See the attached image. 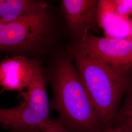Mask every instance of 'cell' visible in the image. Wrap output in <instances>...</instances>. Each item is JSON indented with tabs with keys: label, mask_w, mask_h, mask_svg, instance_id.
<instances>
[{
	"label": "cell",
	"mask_w": 132,
	"mask_h": 132,
	"mask_svg": "<svg viewBox=\"0 0 132 132\" xmlns=\"http://www.w3.org/2000/svg\"><path fill=\"white\" fill-rule=\"evenodd\" d=\"M71 53L85 89L105 128L114 125L123 98L132 82V68L103 63L74 45Z\"/></svg>",
	"instance_id": "1"
},
{
	"label": "cell",
	"mask_w": 132,
	"mask_h": 132,
	"mask_svg": "<svg viewBox=\"0 0 132 132\" xmlns=\"http://www.w3.org/2000/svg\"><path fill=\"white\" fill-rule=\"evenodd\" d=\"M53 98L50 105L71 132H97L105 129L72 62L62 58L51 76Z\"/></svg>",
	"instance_id": "2"
},
{
	"label": "cell",
	"mask_w": 132,
	"mask_h": 132,
	"mask_svg": "<svg viewBox=\"0 0 132 132\" xmlns=\"http://www.w3.org/2000/svg\"><path fill=\"white\" fill-rule=\"evenodd\" d=\"M19 95V105L0 108V125L10 132H41L42 124L51 118L46 77L38 60L32 79Z\"/></svg>",
	"instance_id": "3"
},
{
	"label": "cell",
	"mask_w": 132,
	"mask_h": 132,
	"mask_svg": "<svg viewBox=\"0 0 132 132\" xmlns=\"http://www.w3.org/2000/svg\"><path fill=\"white\" fill-rule=\"evenodd\" d=\"M47 12L4 23H0V52H11L33 48L45 37Z\"/></svg>",
	"instance_id": "4"
},
{
	"label": "cell",
	"mask_w": 132,
	"mask_h": 132,
	"mask_svg": "<svg viewBox=\"0 0 132 132\" xmlns=\"http://www.w3.org/2000/svg\"><path fill=\"white\" fill-rule=\"evenodd\" d=\"M75 45L100 62L132 68V40L100 37L89 33Z\"/></svg>",
	"instance_id": "5"
},
{
	"label": "cell",
	"mask_w": 132,
	"mask_h": 132,
	"mask_svg": "<svg viewBox=\"0 0 132 132\" xmlns=\"http://www.w3.org/2000/svg\"><path fill=\"white\" fill-rule=\"evenodd\" d=\"M97 1L62 0L61 9L67 29L80 42L89 33H99L97 20Z\"/></svg>",
	"instance_id": "6"
},
{
	"label": "cell",
	"mask_w": 132,
	"mask_h": 132,
	"mask_svg": "<svg viewBox=\"0 0 132 132\" xmlns=\"http://www.w3.org/2000/svg\"><path fill=\"white\" fill-rule=\"evenodd\" d=\"M37 60L21 55L6 57L0 62V86L2 92L26 89L33 77Z\"/></svg>",
	"instance_id": "7"
},
{
	"label": "cell",
	"mask_w": 132,
	"mask_h": 132,
	"mask_svg": "<svg viewBox=\"0 0 132 132\" xmlns=\"http://www.w3.org/2000/svg\"><path fill=\"white\" fill-rule=\"evenodd\" d=\"M97 20L104 37L132 40V20L115 12L113 0L97 1Z\"/></svg>",
	"instance_id": "8"
},
{
	"label": "cell",
	"mask_w": 132,
	"mask_h": 132,
	"mask_svg": "<svg viewBox=\"0 0 132 132\" xmlns=\"http://www.w3.org/2000/svg\"><path fill=\"white\" fill-rule=\"evenodd\" d=\"M47 3L37 0H0V23H8L46 12Z\"/></svg>",
	"instance_id": "9"
},
{
	"label": "cell",
	"mask_w": 132,
	"mask_h": 132,
	"mask_svg": "<svg viewBox=\"0 0 132 132\" xmlns=\"http://www.w3.org/2000/svg\"><path fill=\"white\" fill-rule=\"evenodd\" d=\"M122 105L118 111L115 123L120 124L132 132V82L125 94Z\"/></svg>",
	"instance_id": "10"
},
{
	"label": "cell",
	"mask_w": 132,
	"mask_h": 132,
	"mask_svg": "<svg viewBox=\"0 0 132 132\" xmlns=\"http://www.w3.org/2000/svg\"><path fill=\"white\" fill-rule=\"evenodd\" d=\"M113 7L117 14L125 18L132 15V0H113Z\"/></svg>",
	"instance_id": "11"
},
{
	"label": "cell",
	"mask_w": 132,
	"mask_h": 132,
	"mask_svg": "<svg viewBox=\"0 0 132 132\" xmlns=\"http://www.w3.org/2000/svg\"><path fill=\"white\" fill-rule=\"evenodd\" d=\"M41 132H71L59 119H49L41 126Z\"/></svg>",
	"instance_id": "12"
},
{
	"label": "cell",
	"mask_w": 132,
	"mask_h": 132,
	"mask_svg": "<svg viewBox=\"0 0 132 132\" xmlns=\"http://www.w3.org/2000/svg\"><path fill=\"white\" fill-rule=\"evenodd\" d=\"M97 132H130L126 128L120 124H116L111 127L105 128Z\"/></svg>",
	"instance_id": "13"
}]
</instances>
